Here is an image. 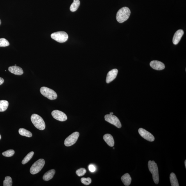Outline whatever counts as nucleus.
<instances>
[{"label": "nucleus", "instance_id": "21", "mask_svg": "<svg viewBox=\"0 0 186 186\" xmlns=\"http://www.w3.org/2000/svg\"><path fill=\"white\" fill-rule=\"evenodd\" d=\"M19 133L21 135L30 137L32 136V134L31 132L24 128H20L19 130Z\"/></svg>", "mask_w": 186, "mask_h": 186}, {"label": "nucleus", "instance_id": "31", "mask_svg": "<svg viewBox=\"0 0 186 186\" xmlns=\"http://www.w3.org/2000/svg\"><path fill=\"white\" fill-rule=\"evenodd\" d=\"M110 114H113L114 113H113L112 112H110Z\"/></svg>", "mask_w": 186, "mask_h": 186}, {"label": "nucleus", "instance_id": "30", "mask_svg": "<svg viewBox=\"0 0 186 186\" xmlns=\"http://www.w3.org/2000/svg\"><path fill=\"white\" fill-rule=\"evenodd\" d=\"M185 168H186V160L185 161Z\"/></svg>", "mask_w": 186, "mask_h": 186}, {"label": "nucleus", "instance_id": "4", "mask_svg": "<svg viewBox=\"0 0 186 186\" xmlns=\"http://www.w3.org/2000/svg\"><path fill=\"white\" fill-rule=\"evenodd\" d=\"M40 92L43 96L51 100L56 99L57 98V93L52 89L45 87H42Z\"/></svg>", "mask_w": 186, "mask_h": 186}, {"label": "nucleus", "instance_id": "25", "mask_svg": "<svg viewBox=\"0 0 186 186\" xmlns=\"http://www.w3.org/2000/svg\"><path fill=\"white\" fill-rule=\"evenodd\" d=\"M10 43L6 39L0 38V47H5L10 45Z\"/></svg>", "mask_w": 186, "mask_h": 186}, {"label": "nucleus", "instance_id": "18", "mask_svg": "<svg viewBox=\"0 0 186 186\" xmlns=\"http://www.w3.org/2000/svg\"><path fill=\"white\" fill-rule=\"evenodd\" d=\"M170 178L172 186H179L176 175L174 173H171L170 174Z\"/></svg>", "mask_w": 186, "mask_h": 186}, {"label": "nucleus", "instance_id": "26", "mask_svg": "<svg viewBox=\"0 0 186 186\" xmlns=\"http://www.w3.org/2000/svg\"><path fill=\"white\" fill-rule=\"evenodd\" d=\"M86 172V170L83 168H80L79 169L77 170L76 173L79 176H84Z\"/></svg>", "mask_w": 186, "mask_h": 186}, {"label": "nucleus", "instance_id": "22", "mask_svg": "<svg viewBox=\"0 0 186 186\" xmlns=\"http://www.w3.org/2000/svg\"><path fill=\"white\" fill-rule=\"evenodd\" d=\"M34 154V153L33 151L30 152V153H29L23 160L22 161V164H25L29 161L33 157Z\"/></svg>", "mask_w": 186, "mask_h": 186}, {"label": "nucleus", "instance_id": "19", "mask_svg": "<svg viewBox=\"0 0 186 186\" xmlns=\"http://www.w3.org/2000/svg\"><path fill=\"white\" fill-rule=\"evenodd\" d=\"M9 103L5 100L0 101V112H4L8 108Z\"/></svg>", "mask_w": 186, "mask_h": 186}, {"label": "nucleus", "instance_id": "16", "mask_svg": "<svg viewBox=\"0 0 186 186\" xmlns=\"http://www.w3.org/2000/svg\"><path fill=\"white\" fill-rule=\"evenodd\" d=\"M55 172L56 171L54 169H52L48 171L44 174L43 176V179L45 181H48L51 179L54 176Z\"/></svg>", "mask_w": 186, "mask_h": 186}, {"label": "nucleus", "instance_id": "1", "mask_svg": "<svg viewBox=\"0 0 186 186\" xmlns=\"http://www.w3.org/2000/svg\"><path fill=\"white\" fill-rule=\"evenodd\" d=\"M130 14L129 8L126 7H123L118 12L116 19L119 23H123L129 18Z\"/></svg>", "mask_w": 186, "mask_h": 186}, {"label": "nucleus", "instance_id": "33", "mask_svg": "<svg viewBox=\"0 0 186 186\" xmlns=\"http://www.w3.org/2000/svg\"><path fill=\"white\" fill-rule=\"evenodd\" d=\"M1 135H0V140H1Z\"/></svg>", "mask_w": 186, "mask_h": 186}, {"label": "nucleus", "instance_id": "13", "mask_svg": "<svg viewBox=\"0 0 186 186\" xmlns=\"http://www.w3.org/2000/svg\"><path fill=\"white\" fill-rule=\"evenodd\" d=\"M184 32L183 30L179 29L175 33L173 38V44L175 45H176L181 39L182 36H183Z\"/></svg>", "mask_w": 186, "mask_h": 186}, {"label": "nucleus", "instance_id": "9", "mask_svg": "<svg viewBox=\"0 0 186 186\" xmlns=\"http://www.w3.org/2000/svg\"><path fill=\"white\" fill-rule=\"evenodd\" d=\"M138 132L140 135L146 140L150 142H153L155 141V138L154 136L150 132L142 128L139 129Z\"/></svg>", "mask_w": 186, "mask_h": 186}, {"label": "nucleus", "instance_id": "5", "mask_svg": "<svg viewBox=\"0 0 186 186\" xmlns=\"http://www.w3.org/2000/svg\"><path fill=\"white\" fill-rule=\"evenodd\" d=\"M51 37L52 38L60 43L65 42L68 38L67 34L63 31L56 32L52 34Z\"/></svg>", "mask_w": 186, "mask_h": 186}, {"label": "nucleus", "instance_id": "15", "mask_svg": "<svg viewBox=\"0 0 186 186\" xmlns=\"http://www.w3.org/2000/svg\"><path fill=\"white\" fill-rule=\"evenodd\" d=\"M103 139L109 146L113 147L114 146V141L113 137L110 134H105L104 135Z\"/></svg>", "mask_w": 186, "mask_h": 186}, {"label": "nucleus", "instance_id": "7", "mask_svg": "<svg viewBox=\"0 0 186 186\" xmlns=\"http://www.w3.org/2000/svg\"><path fill=\"white\" fill-rule=\"evenodd\" d=\"M105 121L114 125L117 128H120L121 127L122 125L120 121L116 116L113 114H106L105 116Z\"/></svg>", "mask_w": 186, "mask_h": 186}, {"label": "nucleus", "instance_id": "14", "mask_svg": "<svg viewBox=\"0 0 186 186\" xmlns=\"http://www.w3.org/2000/svg\"><path fill=\"white\" fill-rule=\"evenodd\" d=\"M8 70L12 74L19 76L22 75L24 73L23 69L16 66H10L8 68Z\"/></svg>", "mask_w": 186, "mask_h": 186}, {"label": "nucleus", "instance_id": "3", "mask_svg": "<svg viewBox=\"0 0 186 186\" xmlns=\"http://www.w3.org/2000/svg\"><path fill=\"white\" fill-rule=\"evenodd\" d=\"M32 122L36 128L38 129L43 130L45 129L46 125L45 122L42 118L38 114H34L31 117Z\"/></svg>", "mask_w": 186, "mask_h": 186}, {"label": "nucleus", "instance_id": "24", "mask_svg": "<svg viewBox=\"0 0 186 186\" xmlns=\"http://www.w3.org/2000/svg\"><path fill=\"white\" fill-rule=\"evenodd\" d=\"M15 154V151L13 150L10 149L3 152L2 155L5 157H10L13 156Z\"/></svg>", "mask_w": 186, "mask_h": 186}, {"label": "nucleus", "instance_id": "23", "mask_svg": "<svg viewBox=\"0 0 186 186\" xmlns=\"http://www.w3.org/2000/svg\"><path fill=\"white\" fill-rule=\"evenodd\" d=\"M12 179L10 177L8 176L5 178V180L3 182V186H12Z\"/></svg>", "mask_w": 186, "mask_h": 186}, {"label": "nucleus", "instance_id": "2", "mask_svg": "<svg viewBox=\"0 0 186 186\" xmlns=\"http://www.w3.org/2000/svg\"><path fill=\"white\" fill-rule=\"evenodd\" d=\"M148 167L150 172L152 174L154 182L158 184L159 181V171L158 165L155 161H149L148 163Z\"/></svg>", "mask_w": 186, "mask_h": 186}, {"label": "nucleus", "instance_id": "27", "mask_svg": "<svg viewBox=\"0 0 186 186\" xmlns=\"http://www.w3.org/2000/svg\"><path fill=\"white\" fill-rule=\"evenodd\" d=\"M81 181L82 183L86 185H89L92 183V179L90 178H81Z\"/></svg>", "mask_w": 186, "mask_h": 186}, {"label": "nucleus", "instance_id": "8", "mask_svg": "<svg viewBox=\"0 0 186 186\" xmlns=\"http://www.w3.org/2000/svg\"><path fill=\"white\" fill-rule=\"evenodd\" d=\"M79 136V133L78 132L73 133L65 139L64 144L66 146H70L73 145L77 141Z\"/></svg>", "mask_w": 186, "mask_h": 186}, {"label": "nucleus", "instance_id": "11", "mask_svg": "<svg viewBox=\"0 0 186 186\" xmlns=\"http://www.w3.org/2000/svg\"><path fill=\"white\" fill-rule=\"evenodd\" d=\"M150 65L153 69L157 70H162L165 68V65L163 63L157 60L152 61L150 62Z\"/></svg>", "mask_w": 186, "mask_h": 186}, {"label": "nucleus", "instance_id": "20", "mask_svg": "<svg viewBox=\"0 0 186 186\" xmlns=\"http://www.w3.org/2000/svg\"><path fill=\"white\" fill-rule=\"evenodd\" d=\"M80 5V1L79 0H74V2L70 7L71 12H75L78 10Z\"/></svg>", "mask_w": 186, "mask_h": 186}, {"label": "nucleus", "instance_id": "29", "mask_svg": "<svg viewBox=\"0 0 186 186\" xmlns=\"http://www.w3.org/2000/svg\"><path fill=\"white\" fill-rule=\"evenodd\" d=\"M4 80L3 78L0 77V85L3 84L4 83Z\"/></svg>", "mask_w": 186, "mask_h": 186}, {"label": "nucleus", "instance_id": "12", "mask_svg": "<svg viewBox=\"0 0 186 186\" xmlns=\"http://www.w3.org/2000/svg\"><path fill=\"white\" fill-rule=\"evenodd\" d=\"M118 72V69H114L109 71L107 75L106 82L107 83H110L114 79H115L117 76Z\"/></svg>", "mask_w": 186, "mask_h": 186}, {"label": "nucleus", "instance_id": "10", "mask_svg": "<svg viewBox=\"0 0 186 186\" xmlns=\"http://www.w3.org/2000/svg\"><path fill=\"white\" fill-rule=\"evenodd\" d=\"M51 114L53 117L57 120L65 121L67 119V117L66 114L59 110H53Z\"/></svg>", "mask_w": 186, "mask_h": 186}, {"label": "nucleus", "instance_id": "32", "mask_svg": "<svg viewBox=\"0 0 186 186\" xmlns=\"http://www.w3.org/2000/svg\"><path fill=\"white\" fill-rule=\"evenodd\" d=\"M1 20L0 19V25H1Z\"/></svg>", "mask_w": 186, "mask_h": 186}, {"label": "nucleus", "instance_id": "28", "mask_svg": "<svg viewBox=\"0 0 186 186\" xmlns=\"http://www.w3.org/2000/svg\"><path fill=\"white\" fill-rule=\"evenodd\" d=\"M89 169L91 172H93L96 171V168L94 165L91 164L89 166Z\"/></svg>", "mask_w": 186, "mask_h": 186}, {"label": "nucleus", "instance_id": "6", "mask_svg": "<svg viewBox=\"0 0 186 186\" xmlns=\"http://www.w3.org/2000/svg\"><path fill=\"white\" fill-rule=\"evenodd\" d=\"M45 164V161L43 159H40L36 161L32 165L30 169V172L32 174L38 173L42 170Z\"/></svg>", "mask_w": 186, "mask_h": 186}, {"label": "nucleus", "instance_id": "17", "mask_svg": "<svg viewBox=\"0 0 186 186\" xmlns=\"http://www.w3.org/2000/svg\"><path fill=\"white\" fill-rule=\"evenodd\" d=\"M121 180L125 186H128L131 183L132 179L129 174L127 173L122 176Z\"/></svg>", "mask_w": 186, "mask_h": 186}]
</instances>
